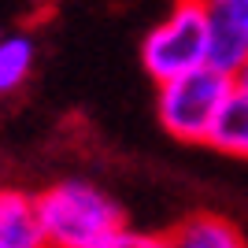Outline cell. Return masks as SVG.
Masks as SVG:
<instances>
[{
	"instance_id": "6da1fadb",
	"label": "cell",
	"mask_w": 248,
	"mask_h": 248,
	"mask_svg": "<svg viewBox=\"0 0 248 248\" xmlns=\"http://www.w3.org/2000/svg\"><path fill=\"white\" fill-rule=\"evenodd\" d=\"M33 197L48 248H104L130 226L123 204L85 178H60Z\"/></svg>"
},
{
	"instance_id": "7a4b0ae2",
	"label": "cell",
	"mask_w": 248,
	"mask_h": 248,
	"mask_svg": "<svg viewBox=\"0 0 248 248\" xmlns=\"http://www.w3.org/2000/svg\"><path fill=\"white\" fill-rule=\"evenodd\" d=\"M233 89V74L218 67H197L189 74H178L170 82L155 85V119L167 137L178 145H207L218 115L226 111Z\"/></svg>"
},
{
	"instance_id": "3957f363",
	"label": "cell",
	"mask_w": 248,
	"mask_h": 248,
	"mask_svg": "<svg viewBox=\"0 0 248 248\" xmlns=\"http://www.w3.org/2000/svg\"><path fill=\"white\" fill-rule=\"evenodd\" d=\"M141 71L155 85L170 82L178 74L207 67L211 60V37L200 0H170L167 15L141 37Z\"/></svg>"
},
{
	"instance_id": "277c9868",
	"label": "cell",
	"mask_w": 248,
	"mask_h": 248,
	"mask_svg": "<svg viewBox=\"0 0 248 248\" xmlns=\"http://www.w3.org/2000/svg\"><path fill=\"white\" fill-rule=\"evenodd\" d=\"M211 37V67L233 74L248 60V0H200Z\"/></svg>"
},
{
	"instance_id": "5b68a950",
	"label": "cell",
	"mask_w": 248,
	"mask_h": 248,
	"mask_svg": "<svg viewBox=\"0 0 248 248\" xmlns=\"http://www.w3.org/2000/svg\"><path fill=\"white\" fill-rule=\"evenodd\" d=\"M163 237L167 248H248V233L222 211H189Z\"/></svg>"
},
{
	"instance_id": "8992f818",
	"label": "cell",
	"mask_w": 248,
	"mask_h": 248,
	"mask_svg": "<svg viewBox=\"0 0 248 248\" xmlns=\"http://www.w3.org/2000/svg\"><path fill=\"white\" fill-rule=\"evenodd\" d=\"M0 248H48L33 193L0 186Z\"/></svg>"
},
{
	"instance_id": "52a82bcc",
	"label": "cell",
	"mask_w": 248,
	"mask_h": 248,
	"mask_svg": "<svg viewBox=\"0 0 248 248\" xmlns=\"http://www.w3.org/2000/svg\"><path fill=\"white\" fill-rule=\"evenodd\" d=\"M207 148L230 155V159H241L248 163V96L233 93L226 104V111L218 115L215 130H211V141Z\"/></svg>"
},
{
	"instance_id": "ba28073f",
	"label": "cell",
	"mask_w": 248,
	"mask_h": 248,
	"mask_svg": "<svg viewBox=\"0 0 248 248\" xmlns=\"http://www.w3.org/2000/svg\"><path fill=\"white\" fill-rule=\"evenodd\" d=\"M37 63V45L30 33H4L0 37V96H11L26 85Z\"/></svg>"
},
{
	"instance_id": "9c48e42d",
	"label": "cell",
	"mask_w": 248,
	"mask_h": 248,
	"mask_svg": "<svg viewBox=\"0 0 248 248\" xmlns=\"http://www.w3.org/2000/svg\"><path fill=\"white\" fill-rule=\"evenodd\" d=\"M104 248H167L163 233H148V230H130L126 226L119 237H111Z\"/></svg>"
},
{
	"instance_id": "30bf717a",
	"label": "cell",
	"mask_w": 248,
	"mask_h": 248,
	"mask_svg": "<svg viewBox=\"0 0 248 248\" xmlns=\"http://www.w3.org/2000/svg\"><path fill=\"white\" fill-rule=\"evenodd\" d=\"M233 89H237L241 96H248V60L241 63L237 71H233Z\"/></svg>"
}]
</instances>
